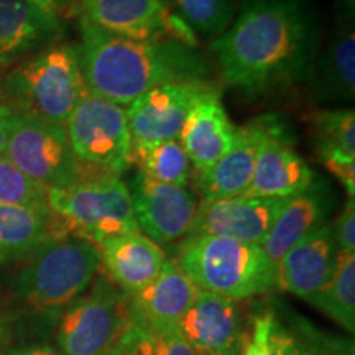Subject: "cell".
I'll return each instance as SVG.
<instances>
[{"label":"cell","mask_w":355,"mask_h":355,"mask_svg":"<svg viewBox=\"0 0 355 355\" xmlns=\"http://www.w3.org/2000/svg\"><path fill=\"white\" fill-rule=\"evenodd\" d=\"M321 43L313 0H243L212 40L222 81L250 96L306 83Z\"/></svg>","instance_id":"obj_1"},{"label":"cell","mask_w":355,"mask_h":355,"mask_svg":"<svg viewBox=\"0 0 355 355\" xmlns=\"http://www.w3.org/2000/svg\"><path fill=\"white\" fill-rule=\"evenodd\" d=\"M79 64L89 94L127 107L168 83L209 81L212 64L196 44L163 37L133 40L79 19Z\"/></svg>","instance_id":"obj_2"},{"label":"cell","mask_w":355,"mask_h":355,"mask_svg":"<svg viewBox=\"0 0 355 355\" xmlns=\"http://www.w3.org/2000/svg\"><path fill=\"white\" fill-rule=\"evenodd\" d=\"M175 261L199 291L234 301L277 290V263L260 245L214 235L184 237Z\"/></svg>","instance_id":"obj_3"},{"label":"cell","mask_w":355,"mask_h":355,"mask_svg":"<svg viewBox=\"0 0 355 355\" xmlns=\"http://www.w3.org/2000/svg\"><path fill=\"white\" fill-rule=\"evenodd\" d=\"M78 44H50L21 61L2 84L6 104L13 112L66 125L86 94Z\"/></svg>","instance_id":"obj_4"},{"label":"cell","mask_w":355,"mask_h":355,"mask_svg":"<svg viewBox=\"0 0 355 355\" xmlns=\"http://www.w3.org/2000/svg\"><path fill=\"white\" fill-rule=\"evenodd\" d=\"M99 248L76 237L50 239L21 266L13 293L40 314H56L81 298L97 277Z\"/></svg>","instance_id":"obj_5"},{"label":"cell","mask_w":355,"mask_h":355,"mask_svg":"<svg viewBox=\"0 0 355 355\" xmlns=\"http://www.w3.org/2000/svg\"><path fill=\"white\" fill-rule=\"evenodd\" d=\"M48 206L60 237H76L96 247L115 235L140 230L127 184L117 176L48 189Z\"/></svg>","instance_id":"obj_6"},{"label":"cell","mask_w":355,"mask_h":355,"mask_svg":"<svg viewBox=\"0 0 355 355\" xmlns=\"http://www.w3.org/2000/svg\"><path fill=\"white\" fill-rule=\"evenodd\" d=\"M64 127L74 157L89 176L121 178L135 163L122 105L86 92Z\"/></svg>","instance_id":"obj_7"},{"label":"cell","mask_w":355,"mask_h":355,"mask_svg":"<svg viewBox=\"0 0 355 355\" xmlns=\"http://www.w3.org/2000/svg\"><path fill=\"white\" fill-rule=\"evenodd\" d=\"M132 326L128 295L99 277L81 298L64 309L58 326L61 355H105Z\"/></svg>","instance_id":"obj_8"},{"label":"cell","mask_w":355,"mask_h":355,"mask_svg":"<svg viewBox=\"0 0 355 355\" xmlns=\"http://www.w3.org/2000/svg\"><path fill=\"white\" fill-rule=\"evenodd\" d=\"M3 157L48 189L68 188L96 178L79 165L64 125L25 115L15 114Z\"/></svg>","instance_id":"obj_9"},{"label":"cell","mask_w":355,"mask_h":355,"mask_svg":"<svg viewBox=\"0 0 355 355\" xmlns=\"http://www.w3.org/2000/svg\"><path fill=\"white\" fill-rule=\"evenodd\" d=\"M211 81L168 83L146 91L127 105L133 155L180 137L186 115Z\"/></svg>","instance_id":"obj_10"},{"label":"cell","mask_w":355,"mask_h":355,"mask_svg":"<svg viewBox=\"0 0 355 355\" xmlns=\"http://www.w3.org/2000/svg\"><path fill=\"white\" fill-rule=\"evenodd\" d=\"M125 184L140 232L150 241L159 247L170 245L189 234L198 201L188 188L158 183L140 171Z\"/></svg>","instance_id":"obj_11"},{"label":"cell","mask_w":355,"mask_h":355,"mask_svg":"<svg viewBox=\"0 0 355 355\" xmlns=\"http://www.w3.org/2000/svg\"><path fill=\"white\" fill-rule=\"evenodd\" d=\"M79 19L117 37H171L196 44L193 32L171 15L166 0H79Z\"/></svg>","instance_id":"obj_12"},{"label":"cell","mask_w":355,"mask_h":355,"mask_svg":"<svg viewBox=\"0 0 355 355\" xmlns=\"http://www.w3.org/2000/svg\"><path fill=\"white\" fill-rule=\"evenodd\" d=\"M285 199L235 196L201 201L198 202L196 216L186 237L214 235L260 245L272 229Z\"/></svg>","instance_id":"obj_13"},{"label":"cell","mask_w":355,"mask_h":355,"mask_svg":"<svg viewBox=\"0 0 355 355\" xmlns=\"http://www.w3.org/2000/svg\"><path fill=\"white\" fill-rule=\"evenodd\" d=\"M306 159L295 150V137L278 117L260 146L250 184L243 196L285 199L304 191L316 180Z\"/></svg>","instance_id":"obj_14"},{"label":"cell","mask_w":355,"mask_h":355,"mask_svg":"<svg viewBox=\"0 0 355 355\" xmlns=\"http://www.w3.org/2000/svg\"><path fill=\"white\" fill-rule=\"evenodd\" d=\"M343 13L329 42L318 51L304 84L319 104H352L355 96L354 0H340Z\"/></svg>","instance_id":"obj_15"},{"label":"cell","mask_w":355,"mask_h":355,"mask_svg":"<svg viewBox=\"0 0 355 355\" xmlns=\"http://www.w3.org/2000/svg\"><path fill=\"white\" fill-rule=\"evenodd\" d=\"M278 114H263L237 127L227 153L216 162L204 175L198 176L196 188L202 201L243 196L250 184L260 146L272 130Z\"/></svg>","instance_id":"obj_16"},{"label":"cell","mask_w":355,"mask_h":355,"mask_svg":"<svg viewBox=\"0 0 355 355\" xmlns=\"http://www.w3.org/2000/svg\"><path fill=\"white\" fill-rule=\"evenodd\" d=\"M235 132L237 127L225 112L219 89L212 84L193 104L178 137L196 178L227 153Z\"/></svg>","instance_id":"obj_17"},{"label":"cell","mask_w":355,"mask_h":355,"mask_svg":"<svg viewBox=\"0 0 355 355\" xmlns=\"http://www.w3.org/2000/svg\"><path fill=\"white\" fill-rule=\"evenodd\" d=\"M178 327L201 355H237L242 347L239 301L224 296L199 291Z\"/></svg>","instance_id":"obj_18"},{"label":"cell","mask_w":355,"mask_h":355,"mask_svg":"<svg viewBox=\"0 0 355 355\" xmlns=\"http://www.w3.org/2000/svg\"><path fill=\"white\" fill-rule=\"evenodd\" d=\"M336 196L331 184L316 176L304 191L285 199L272 229L260 243L270 260L278 263L296 243L327 224V217L334 209Z\"/></svg>","instance_id":"obj_19"},{"label":"cell","mask_w":355,"mask_h":355,"mask_svg":"<svg viewBox=\"0 0 355 355\" xmlns=\"http://www.w3.org/2000/svg\"><path fill=\"white\" fill-rule=\"evenodd\" d=\"M198 293V288L181 272L176 261L166 259L162 272L148 286L128 295L132 321L146 332L178 326Z\"/></svg>","instance_id":"obj_20"},{"label":"cell","mask_w":355,"mask_h":355,"mask_svg":"<svg viewBox=\"0 0 355 355\" xmlns=\"http://www.w3.org/2000/svg\"><path fill=\"white\" fill-rule=\"evenodd\" d=\"M337 248L329 222L296 243L277 263V290L311 301L336 266Z\"/></svg>","instance_id":"obj_21"},{"label":"cell","mask_w":355,"mask_h":355,"mask_svg":"<svg viewBox=\"0 0 355 355\" xmlns=\"http://www.w3.org/2000/svg\"><path fill=\"white\" fill-rule=\"evenodd\" d=\"M97 248L109 282L125 295H135L148 286L166 260L163 248L140 230L115 235Z\"/></svg>","instance_id":"obj_22"},{"label":"cell","mask_w":355,"mask_h":355,"mask_svg":"<svg viewBox=\"0 0 355 355\" xmlns=\"http://www.w3.org/2000/svg\"><path fill=\"white\" fill-rule=\"evenodd\" d=\"M61 32L58 15L26 0H0V66L55 44Z\"/></svg>","instance_id":"obj_23"},{"label":"cell","mask_w":355,"mask_h":355,"mask_svg":"<svg viewBox=\"0 0 355 355\" xmlns=\"http://www.w3.org/2000/svg\"><path fill=\"white\" fill-rule=\"evenodd\" d=\"M50 239H61L50 207L0 204V265L28 259Z\"/></svg>","instance_id":"obj_24"},{"label":"cell","mask_w":355,"mask_h":355,"mask_svg":"<svg viewBox=\"0 0 355 355\" xmlns=\"http://www.w3.org/2000/svg\"><path fill=\"white\" fill-rule=\"evenodd\" d=\"M309 303L352 334L355 331V252L337 254L329 279Z\"/></svg>","instance_id":"obj_25"},{"label":"cell","mask_w":355,"mask_h":355,"mask_svg":"<svg viewBox=\"0 0 355 355\" xmlns=\"http://www.w3.org/2000/svg\"><path fill=\"white\" fill-rule=\"evenodd\" d=\"M311 132L319 158L355 157V112L349 107L321 109L311 115Z\"/></svg>","instance_id":"obj_26"},{"label":"cell","mask_w":355,"mask_h":355,"mask_svg":"<svg viewBox=\"0 0 355 355\" xmlns=\"http://www.w3.org/2000/svg\"><path fill=\"white\" fill-rule=\"evenodd\" d=\"M135 163L141 175L158 183L188 188L191 162L180 140H168L135 153Z\"/></svg>","instance_id":"obj_27"},{"label":"cell","mask_w":355,"mask_h":355,"mask_svg":"<svg viewBox=\"0 0 355 355\" xmlns=\"http://www.w3.org/2000/svg\"><path fill=\"white\" fill-rule=\"evenodd\" d=\"M178 19L191 32L217 38L232 24L237 3L235 0H170Z\"/></svg>","instance_id":"obj_28"},{"label":"cell","mask_w":355,"mask_h":355,"mask_svg":"<svg viewBox=\"0 0 355 355\" xmlns=\"http://www.w3.org/2000/svg\"><path fill=\"white\" fill-rule=\"evenodd\" d=\"M0 204L46 209L48 188L21 173L12 162L0 157Z\"/></svg>","instance_id":"obj_29"},{"label":"cell","mask_w":355,"mask_h":355,"mask_svg":"<svg viewBox=\"0 0 355 355\" xmlns=\"http://www.w3.org/2000/svg\"><path fill=\"white\" fill-rule=\"evenodd\" d=\"M275 321L277 318L272 311L261 313L254 319L250 337L242 345V355H275L272 349Z\"/></svg>","instance_id":"obj_30"},{"label":"cell","mask_w":355,"mask_h":355,"mask_svg":"<svg viewBox=\"0 0 355 355\" xmlns=\"http://www.w3.org/2000/svg\"><path fill=\"white\" fill-rule=\"evenodd\" d=\"M331 232L339 254H354L355 252V201L347 199L344 207L332 222Z\"/></svg>","instance_id":"obj_31"},{"label":"cell","mask_w":355,"mask_h":355,"mask_svg":"<svg viewBox=\"0 0 355 355\" xmlns=\"http://www.w3.org/2000/svg\"><path fill=\"white\" fill-rule=\"evenodd\" d=\"M298 327L300 332L285 331L278 321H275L272 334V349L275 355H318L306 337L303 326Z\"/></svg>","instance_id":"obj_32"},{"label":"cell","mask_w":355,"mask_h":355,"mask_svg":"<svg viewBox=\"0 0 355 355\" xmlns=\"http://www.w3.org/2000/svg\"><path fill=\"white\" fill-rule=\"evenodd\" d=\"M148 334L152 336L155 355H201L184 339L178 326L165 327Z\"/></svg>","instance_id":"obj_33"},{"label":"cell","mask_w":355,"mask_h":355,"mask_svg":"<svg viewBox=\"0 0 355 355\" xmlns=\"http://www.w3.org/2000/svg\"><path fill=\"white\" fill-rule=\"evenodd\" d=\"M304 331L318 355H354V344L349 339L324 334L304 322Z\"/></svg>","instance_id":"obj_34"},{"label":"cell","mask_w":355,"mask_h":355,"mask_svg":"<svg viewBox=\"0 0 355 355\" xmlns=\"http://www.w3.org/2000/svg\"><path fill=\"white\" fill-rule=\"evenodd\" d=\"M121 345L127 355H155L152 336L140 326L133 324V321L130 329L121 340Z\"/></svg>","instance_id":"obj_35"},{"label":"cell","mask_w":355,"mask_h":355,"mask_svg":"<svg viewBox=\"0 0 355 355\" xmlns=\"http://www.w3.org/2000/svg\"><path fill=\"white\" fill-rule=\"evenodd\" d=\"M13 119H15V112H13L8 105L0 102V157H2L3 150H6L7 139H8V133H10Z\"/></svg>","instance_id":"obj_36"},{"label":"cell","mask_w":355,"mask_h":355,"mask_svg":"<svg viewBox=\"0 0 355 355\" xmlns=\"http://www.w3.org/2000/svg\"><path fill=\"white\" fill-rule=\"evenodd\" d=\"M8 355H61L55 347L44 344H33L12 350Z\"/></svg>","instance_id":"obj_37"},{"label":"cell","mask_w":355,"mask_h":355,"mask_svg":"<svg viewBox=\"0 0 355 355\" xmlns=\"http://www.w3.org/2000/svg\"><path fill=\"white\" fill-rule=\"evenodd\" d=\"M26 2L33 3V6L40 7L42 10L53 13V15H58V17H60L61 10H63L66 6V0H26Z\"/></svg>","instance_id":"obj_38"},{"label":"cell","mask_w":355,"mask_h":355,"mask_svg":"<svg viewBox=\"0 0 355 355\" xmlns=\"http://www.w3.org/2000/svg\"><path fill=\"white\" fill-rule=\"evenodd\" d=\"M8 343V322L6 314L0 311V355H3V350Z\"/></svg>","instance_id":"obj_39"},{"label":"cell","mask_w":355,"mask_h":355,"mask_svg":"<svg viewBox=\"0 0 355 355\" xmlns=\"http://www.w3.org/2000/svg\"><path fill=\"white\" fill-rule=\"evenodd\" d=\"M105 355H127L125 352H123V349H122V345L119 344L117 347H114L112 350H110V352H107Z\"/></svg>","instance_id":"obj_40"}]
</instances>
